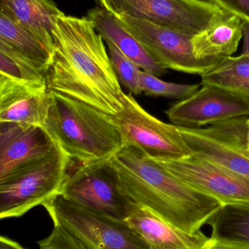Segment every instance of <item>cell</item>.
I'll return each instance as SVG.
<instances>
[{
  "mask_svg": "<svg viewBox=\"0 0 249 249\" xmlns=\"http://www.w3.org/2000/svg\"><path fill=\"white\" fill-rule=\"evenodd\" d=\"M55 51L47 71L48 90L112 115L122 109L124 92L103 39L87 17L63 14L57 20Z\"/></svg>",
  "mask_w": 249,
  "mask_h": 249,
  "instance_id": "6da1fadb",
  "label": "cell"
},
{
  "mask_svg": "<svg viewBox=\"0 0 249 249\" xmlns=\"http://www.w3.org/2000/svg\"><path fill=\"white\" fill-rule=\"evenodd\" d=\"M111 160L124 192L136 204L181 231H200L222 206L133 146H124Z\"/></svg>",
  "mask_w": 249,
  "mask_h": 249,
  "instance_id": "7a4b0ae2",
  "label": "cell"
},
{
  "mask_svg": "<svg viewBox=\"0 0 249 249\" xmlns=\"http://www.w3.org/2000/svg\"><path fill=\"white\" fill-rule=\"evenodd\" d=\"M43 127L69 158L82 164L109 159L124 146L109 115L53 90Z\"/></svg>",
  "mask_w": 249,
  "mask_h": 249,
  "instance_id": "3957f363",
  "label": "cell"
},
{
  "mask_svg": "<svg viewBox=\"0 0 249 249\" xmlns=\"http://www.w3.org/2000/svg\"><path fill=\"white\" fill-rule=\"evenodd\" d=\"M118 18H130L194 36L228 13L199 0H95Z\"/></svg>",
  "mask_w": 249,
  "mask_h": 249,
  "instance_id": "277c9868",
  "label": "cell"
},
{
  "mask_svg": "<svg viewBox=\"0 0 249 249\" xmlns=\"http://www.w3.org/2000/svg\"><path fill=\"white\" fill-rule=\"evenodd\" d=\"M111 158L68 172L59 194L90 212L125 221L137 204L124 192Z\"/></svg>",
  "mask_w": 249,
  "mask_h": 249,
  "instance_id": "5b68a950",
  "label": "cell"
},
{
  "mask_svg": "<svg viewBox=\"0 0 249 249\" xmlns=\"http://www.w3.org/2000/svg\"><path fill=\"white\" fill-rule=\"evenodd\" d=\"M44 206L53 225L93 249H150L125 221L90 212L57 194Z\"/></svg>",
  "mask_w": 249,
  "mask_h": 249,
  "instance_id": "8992f818",
  "label": "cell"
},
{
  "mask_svg": "<svg viewBox=\"0 0 249 249\" xmlns=\"http://www.w3.org/2000/svg\"><path fill=\"white\" fill-rule=\"evenodd\" d=\"M123 108L109 115L121 133L124 146H133L155 160H172L190 156L191 149L178 127L148 113L131 93H124Z\"/></svg>",
  "mask_w": 249,
  "mask_h": 249,
  "instance_id": "52a82bcc",
  "label": "cell"
},
{
  "mask_svg": "<svg viewBox=\"0 0 249 249\" xmlns=\"http://www.w3.org/2000/svg\"><path fill=\"white\" fill-rule=\"evenodd\" d=\"M71 160L58 149L0 185V220L20 217L59 194Z\"/></svg>",
  "mask_w": 249,
  "mask_h": 249,
  "instance_id": "ba28073f",
  "label": "cell"
},
{
  "mask_svg": "<svg viewBox=\"0 0 249 249\" xmlns=\"http://www.w3.org/2000/svg\"><path fill=\"white\" fill-rule=\"evenodd\" d=\"M194 155L249 180L247 118L190 128L177 126Z\"/></svg>",
  "mask_w": 249,
  "mask_h": 249,
  "instance_id": "9c48e42d",
  "label": "cell"
},
{
  "mask_svg": "<svg viewBox=\"0 0 249 249\" xmlns=\"http://www.w3.org/2000/svg\"><path fill=\"white\" fill-rule=\"evenodd\" d=\"M118 18L165 70L201 76L224 59L197 58L193 52V36L190 35L137 19Z\"/></svg>",
  "mask_w": 249,
  "mask_h": 249,
  "instance_id": "30bf717a",
  "label": "cell"
},
{
  "mask_svg": "<svg viewBox=\"0 0 249 249\" xmlns=\"http://www.w3.org/2000/svg\"><path fill=\"white\" fill-rule=\"evenodd\" d=\"M156 161L177 178L222 205L249 203V179L201 157L192 154L181 159Z\"/></svg>",
  "mask_w": 249,
  "mask_h": 249,
  "instance_id": "8fae6325",
  "label": "cell"
},
{
  "mask_svg": "<svg viewBox=\"0 0 249 249\" xmlns=\"http://www.w3.org/2000/svg\"><path fill=\"white\" fill-rule=\"evenodd\" d=\"M58 149L42 126L0 122V185Z\"/></svg>",
  "mask_w": 249,
  "mask_h": 249,
  "instance_id": "7c38bea8",
  "label": "cell"
},
{
  "mask_svg": "<svg viewBox=\"0 0 249 249\" xmlns=\"http://www.w3.org/2000/svg\"><path fill=\"white\" fill-rule=\"evenodd\" d=\"M173 124L199 128L228 120L249 116V102L213 86L202 85L193 96L165 112Z\"/></svg>",
  "mask_w": 249,
  "mask_h": 249,
  "instance_id": "4fadbf2b",
  "label": "cell"
},
{
  "mask_svg": "<svg viewBox=\"0 0 249 249\" xmlns=\"http://www.w3.org/2000/svg\"><path fill=\"white\" fill-rule=\"evenodd\" d=\"M48 105L46 78L23 82L0 74V122L43 127Z\"/></svg>",
  "mask_w": 249,
  "mask_h": 249,
  "instance_id": "5bb4252c",
  "label": "cell"
},
{
  "mask_svg": "<svg viewBox=\"0 0 249 249\" xmlns=\"http://www.w3.org/2000/svg\"><path fill=\"white\" fill-rule=\"evenodd\" d=\"M125 222L150 249H206L213 243L201 231L194 233L181 231L139 205Z\"/></svg>",
  "mask_w": 249,
  "mask_h": 249,
  "instance_id": "9a60e30c",
  "label": "cell"
},
{
  "mask_svg": "<svg viewBox=\"0 0 249 249\" xmlns=\"http://www.w3.org/2000/svg\"><path fill=\"white\" fill-rule=\"evenodd\" d=\"M0 9L54 55V32L57 20L64 13L53 1L0 0Z\"/></svg>",
  "mask_w": 249,
  "mask_h": 249,
  "instance_id": "2e32d148",
  "label": "cell"
},
{
  "mask_svg": "<svg viewBox=\"0 0 249 249\" xmlns=\"http://www.w3.org/2000/svg\"><path fill=\"white\" fill-rule=\"evenodd\" d=\"M86 17L106 43L116 47L142 71L157 77H161L166 72V70L156 62L116 16L97 6L89 10Z\"/></svg>",
  "mask_w": 249,
  "mask_h": 249,
  "instance_id": "e0dca14e",
  "label": "cell"
},
{
  "mask_svg": "<svg viewBox=\"0 0 249 249\" xmlns=\"http://www.w3.org/2000/svg\"><path fill=\"white\" fill-rule=\"evenodd\" d=\"M245 22L235 15H225L206 30L193 36L195 55L200 59L232 56L238 50Z\"/></svg>",
  "mask_w": 249,
  "mask_h": 249,
  "instance_id": "ac0fdd59",
  "label": "cell"
},
{
  "mask_svg": "<svg viewBox=\"0 0 249 249\" xmlns=\"http://www.w3.org/2000/svg\"><path fill=\"white\" fill-rule=\"evenodd\" d=\"M0 40L13 48L29 67L46 75L53 53L0 9Z\"/></svg>",
  "mask_w": 249,
  "mask_h": 249,
  "instance_id": "d6986e66",
  "label": "cell"
},
{
  "mask_svg": "<svg viewBox=\"0 0 249 249\" xmlns=\"http://www.w3.org/2000/svg\"><path fill=\"white\" fill-rule=\"evenodd\" d=\"M206 225L214 241L249 247V203L222 205Z\"/></svg>",
  "mask_w": 249,
  "mask_h": 249,
  "instance_id": "ffe728a7",
  "label": "cell"
},
{
  "mask_svg": "<svg viewBox=\"0 0 249 249\" xmlns=\"http://www.w3.org/2000/svg\"><path fill=\"white\" fill-rule=\"evenodd\" d=\"M201 77L202 85L213 86L249 102V55L227 57Z\"/></svg>",
  "mask_w": 249,
  "mask_h": 249,
  "instance_id": "44dd1931",
  "label": "cell"
},
{
  "mask_svg": "<svg viewBox=\"0 0 249 249\" xmlns=\"http://www.w3.org/2000/svg\"><path fill=\"white\" fill-rule=\"evenodd\" d=\"M142 92L152 97H163L182 101L193 96L200 89L199 85L179 84L163 81L144 71L139 74Z\"/></svg>",
  "mask_w": 249,
  "mask_h": 249,
  "instance_id": "7402d4cb",
  "label": "cell"
},
{
  "mask_svg": "<svg viewBox=\"0 0 249 249\" xmlns=\"http://www.w3.org/2000/svg\"><path fill=\"white\" fill-rule=\"evenodd\" d=\"M111 64L121 86H124L134 95L142 93L139 83V74L142 69L124 55L116 47L107 43Z\"/></svg>",
  "mask_w": 249,
  "mask_h": 249,
  "instance_id": "603a6c76",
  "label": "cell"
},
{
  "mask_svg": "<svg viewBox=\"0 0 249 249\" xmlns=\"http://www.w3.org/2000/svg\"><path fill=\"white\" fill-rule=\"evenodd\" d=\"M0 74L23 82H34L46 78L27 64L0 51Z\"/></svg>",
  "mask_w": 249,
  "mask_h": 249,
  "instance_id": "cb8c5ba5",
  "label": "cell"
},
{
  "mask_svg": "<svg viewBox=\"0 0 249 249\" xmlns=\"http://www.w3.org/2000/svg\"><path fill=\"white\" fill-rule=\"evenodd\" d=\"M38 245L39 249H93L55 225L51 233L39 241Z\"/></svg>",
  "mask_w": 249,
  "mask_h": 249,
  "instance_id": "d4e9b609",
  "label": "cell"
},
{
  "mask_svg": "<svg viewBox=\"0 0 249 249\" xmlns=\"http://www.w3.org/2000/svg\"><path fill=\"white\" fill-rule=\"evenodd\" d=\"M224 11L238 16L249 23V0H212Z\"/></svg>",
  "mask_w": 249,
  "mask_h": 249,
  "instance_id": "484cf974",
  "label": "cell"
},
{
  "mask_svg": "<svg viewBox=\"0 0 249 249\" xmlns=\"http://www.w3.org/2000/svg\"><path fill=\"white\" fill-rule=\"evenodd\" d=\"M206 249H249V247L228 244V243L219 242L213 240V244Z\"/></svg>",
  "mask_w": 249,
  "mask_h": 249,
  "instance_id": "4316f807",
  "label": "cell"
},
{
  "mask_svg": "<svg viewBox=\"0 0 249 249\" xmlns=\"http://www.w3.org/2000/svg\"><path fill=\"white\" fill-rule=\"evenodd\" d=\"M0 249H26L13 240L0 235Z\"/></svg>",
  "mask_w": 249,
  "mask_h": 249,
  "instance_id": "83f0119b",
  "label": "cell"
},
{
  "mask_svg": "<svg viewBox=\"0 0 249 249\" xmlns=\"http://www.w3.org/2000/svg\"><path fill=\"white\" fill-rule=\"evenodd\" d=\"M242 37L244 39L242 53L241 55H249V23L245 22L243 27Z\"/></svg>",
  "mask_w": 249,
  "mask_h": 249,
  "instance_id": "f1b7e54d",
  "label": "cell"
},
{
  "mask_svg": "<svg viewBox=\"0 0 249 249\" xmlns=\"http://www.w3.org/2000/svg\"><path fill=\"white\" fill-rule=\"evenodd\" d=\"M247 127H248V143L249 147V119L247 118Z\"/></svg>",
  "mask_w": 249,
  "mask_h": 249,
  "instance_id": "f546056e",
  "label": "cell"
},
{
  "mask_svg": "<svg viewBox=\"0 0 249 249\" xmlns=\"http://www.w3.org/2000/svg\"><path fill=\"white\" fill-rule=\"evenodd\" d=\"M199 1H205V2L212 3V0H199ZM213 4V3H212Z\"/></svg>",
  "mask_w": 249,
  "mask_h": 249,
  "instance_id": "4dcf8cb0",
  "label": "cell"
}]
</instances>
